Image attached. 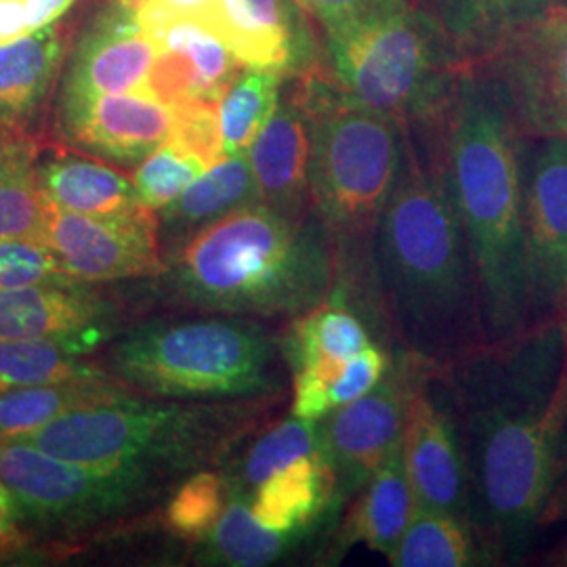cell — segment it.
Masks as SVG:
<instances>
[{
  "label": "cell",
  "instance_id": "6da1fadb",
  "mask_svg": "<svg viewBox=\"0 0 567 567\" xmlns=\"http://www.w3.org/2000/svg\"><path fill=\"white\" fill-rule=\"evenodd\" d=\"M561 365V326L547 322L433 368L458 429L468 527L486 564L524 548L561 475L566 425L553 416Z\"/></svg>",
  "mask_w": 567,
  "mask_h": 567
},
{
  "label": "cell",
  "instance_id": "7a4b0ae2",
  "mask_svg": "<svg viewBox=\"0 0 567 567\" xmlns=\"http://www.w3.org/2000/svg\"><path fill=\"white\" fill-rule=\"evenodd\" d=\"M374 264L391 349L440 368L489 343L473 252L429 122L402 126Z\"/></svg>",
  "mask_w": 567,
  "mask_h": 567
},
{
  "label": "cell",
  "instance_id": "3957f363",
  "mask_svg": "<svg viewBox=\"0 0 567 567\" xmlns=\"http://www.w3.org/2000/svg\"><path fill=\"white\" fill-rule=\"evenodd\" d=\"M431 124L465 227L482 290L489 343L529 326L526 278V182L522 128L507 93L486 65L458 68Z\"/></svg>",
  "mask_w": 567,
  "mask_h": 567
},
{
  "label": "cell",
  "instance_id": "277c9868",
  "mask_svg": "<svg viewBox=\"0 0 567 567\" xmlns=\"http://www.w3.org/2000/svg\"><path fill=\"white\" fill-rule=\"evenodd\" d=\"M295 93L309 121V198L334 257L328 301L355 311L377 343H389L374 240L402 164V126L349 102L334 82L301 74Z\"/></svg>",
  "mask_w": 567,
  "mask_h": 567
},
{
  "label": "cell",
  "instance_id": "5b68a950",
  "mask_svg": "<svg viewBox=\"0 0 567 567\" xmlns=\"http://www.w3.org/2000/svg\"><path fill=\"white\" fill-rule=\"evenodd\" d=\"M164 274L185 303L290 322L330 299L334 257L316 213L295 224L252 203L192 234Z\"/></svg>",
  "mask_w": 567,
  "mask_h": 567
},
{
  "label": "cell",
  "instance_id": "8992f818",
  "mask_svg": "<svg viewBox=\"0 0 567 567\" xmlns=\"http://www.w3.org/2000/svg\"><path fill=\"white\" fill-rule=\"evenodd\" d=\"M246 402V400H244ZM278 398L238 405L179 404V400L122 398L84 405L39 431L18 437L79 465L142 468L175 475L219 461L259 408Z\"/></svg>",
  "mask_w": 567,
  "mask_h": 567
},
{
  "label": "cell",
  "instance_id": "52a82bcc",
  "mask_svg": "<svg viewBox=\"0 0 567 567\" xmlns=\"http://www.w3.org/2000/svg\"><path fill=\"white\" fill-rule=\"evenodd\" d=\"M124 383L161 400H261L284 393L282 337L225 316L143 326L116 344Z\"/></svg>",
  "mask_w": 567,
  "mask_h": 567
},
{
  "label": "cell",
  "instance_id": "ba28073f",
  "mask_svg": "<svg viewBox=\"0 0 567 567\" xmlns=\"http://www.w3.org/2000/svg\"><path fill=\"white\" fill-rule=\"evenodd\" d=\"M326 42L334 86L400 126L437 114L458 74L440 21L408 0L328 25Z\"/></svg>",
  "mask_w": 567,
  "mask_h": 567
},
{
  "label": "cell",
  "instance_id": "9c48e42d",
  "mask_svg": "<svg viewBox=\"0 0 567 567\" xmlns=\"http://www.w3.org/2000/svg\"><path fill=\"white\" fill-rule=\"evenodd\" d=\"M431 365L402 349H391V365L381 383L322 419L334 475L332 517L364 489L393 447L402 444L412 393Z\"/></svg>",
  "mask_w": 567,
  "mask_h": 567
},
{
  "label": "cell",
  "instance_id": "30bf717a",
  "mask_svg": "<svg viewBox=\"0 0 567 567\" xmlns=\"http://www.w3.org/2000/svg\"><path fill=\"white\" fill-rule=\"evenodd\" d=\"M152 473L63 461L20 440H0V482L42 519L84 522L133 507L152 489Z\"/></svg>",
  "mask_w": 567,
  "mask_h": 567
},
{
  "label": "cell",
  "instance_id": "8fae6325",
  "mask_svg": "<svg viewBox=\"0 0 567 567\" xmlns=\"http://www.w3.org/2000/svg\"><path fill=\"white\" fill-rule=\"evenodd\" d=\"M42 240L53 248L65 274L79 282H112L161 276V221L140 206L118 215H82L42 198Z\"/></svg>",
  "mask_w": 567,
  "mask_h": 567
},
{
  "label": "cell",
  "instance_id": "7c38bea8",
  "mask_svg": "<svg viewBox=\"0 0 567 567\" xmlns=\"http://www.w3.org/2000/svg\"><path fill=\"white\" fill-rule=\"evenodd\" d=\"M524 135L567 140V4L519 30L486 63Z\"/></svg>",
  "mask_w": 567,
  "mask_h": 567
},
{
  "label": "cell",
  "instance_id": "4fadbf2b",
  "mask_svg": "<svg viewBox=\"0 0 567 567\" xmlns=\"http://www.w3.org/2000/svg\"><path fill=\"white\" fill-rule=\"evenodd\" d=\"M526 278L529 326L567 311V140H545L526 183Z\"/></svg>",
  "mask_w": 567,
  "mask_h": 567
},
{
  "label": "cell",
  "instance_id": "5bb4252c",
  "mask_svg": "<svg viewBox=\"0 0 567 567\" xmlns=\"http://www.w3.org/2000/svg\"><path fill=\"white\" fill-rule=\"evenodd\" d=\"M429 368L414 389L405 419L404 465L416 507L468 526V484L458 429Z\"/></svg>",
  "mask_w": 567,
  "mask_h": 567
},
{
  "label": "cell",
  "instance_id": "9a60e30c",
  "mask_svg": "<svg viewBox=\"0 0 567 567\" xmlns=\"http://www.w3.org/2000/svg\"><path fill=\"white\" fill-rule=\"evenodd\" d=\"M156 47L143 34L128 0L107 7L86 25L63 76L60 103L142 91Z\"/></svg>",
  "mask_w": 567,
  "mask_h": 567
},
{
  "label": "cell",
  "instance_id": "2e32d148",
  "mask_svg": "<svg viewBox=\"0 0 567 567\" xmlns=\"http://www.w3.org/2000/svg\"><path fill=\"white\" fill-rule=\"evenodd\" d=\"M171 126V107L143 91L60 103L61 137L112 163H142L168 140Z\"/></svg>",
  "mask_w": 567,
  "mask_h": 567
},
{
  "label": "cell",
  "instance_id": "e0dca14e",
  "mask_svg": "<svg viewBox=\"0 0 567 567\" xmlns=\"http://www.w3.org/2000/svg\"><path fill=\"white\" fill-rule=\"evenodd\" d=\"M219 37L250 70L307 74L316 47L297 0H221Z\"/></svg>",
  "mask_w": 567,
  "mask_h": 567
},
{
  "label": "cell",
  "instance_id": "ac0fdd59",
  "mask_svg": "<svg viewBox=\"0 0 567 567\" xmlns=\"http://www.w3.org/2000/svg\"><path fill=\"white\" fill-rule=\"evenodd\" d=\"M72 282L0 290V341H55L82 355L95 349L105 334L107 307Z\"/></svg>",
  "mask_w": 567,
  "mask_h": 567
},
{
  "label": "cell",
  "instance_id": "d6986e66",
  "mask_svg": "<svg viewBox=\"0 0 567 567\" xmlns=\"http://www.w3.org/2000/svg\"><path fill=\"white\" fill-rule=\"evenodd\" d=\"M261 203L295 224L313 213L309 198V121L299 95L280 100L271 121L248 150Z\"/></svg>",
  "mask_w": 567,
  "mask_h": 567
},
{
  "label": "cell",
  "instance_id": "ffe728a7",
  "mask_svg": "<svg viewBox=\"0 0 567 567\" xmlns=\"http://www.w3.org/2000/svg\"><path fill=\"white\" fill-rule=\"evenodd\" d=\"M341 527L322 555L324 564L341 561L353 545H365L389 557L410 524L416 501L404 465V447H393L385 463L372 475L364 489L351 501Z\"/></svg>",
  "mask_w": 567,
  "mask_h": 567
},
{
  "label": "cell",
  "instance_id": "44dd1931",
  "mask_svg": "<svg viewBox=\"0 0 567 567\" xmlns=\"http://www.w3.org/2000/svg\"><path fill=\"white\" fill-rule=\"evenodd\" d=\"M447 49L458 68L492 60L519 30L540 20L557 0H435Z\"/></svg>",
  "mask_w": 567,
  "mask_h": 567
},
{
  "label": "cell",
  "instance_id": "7402d4cb",
  "mask_svg": "<svg viewBox=\"0 0 567 567\" xmlns=\"http://www.w3.org/2000/svg\"><path fill=\"white\" fill-rule=\"evenodd\" d=\"M334 475L328 456H303L271 475L250 494V508L265 527L303 538L332 511Z\"/></svg>",
  "mask_w": 567,
  "mask_h": 567
},
{
  "label": "cell",
  "instance_id": "603a6c76",
  "mask_svg": "<svg viewBox=\"0 0 567 567\" xmlns=\"http://www.w3.org/2000/svg\"><path fill=\"white\" fill-rule=\"evenodd\" d=\"M61 53L55 23L0 44V131H18L37 112L60 70Z\"/></svg>",
  "mask_w": 567,
  "mask_h": 567
},
{
  "label": "cell",
  "instance_id": "cb8c5ba5",
  "mask_svg": "<svg viewBox=\"0 0 567 567\" xmlns=\"http://www.w3.org/2000/svg\"><path fill=\"white\" fill-rule=\"evenodd\" d=\"M252 203H261V194L248 161V152L231 154L204 171L182 196L164 206L161 225L177 240H187L204 225L213 224L227 213Z\"/></svg>",
  "mask_w": 567,
  "mask_h": 567
},
{
  "label": "cell",
  "instance_id": "d4e9b609",
  "mask_svg": "<svg viewBox=\"0 0 567 567\" xmlns=\"http://www.w3.org/2000/svg\"><path fill=\"white\" fill-rule=\"evenodd\" d=\"M39 187L49 203L82 215H118L145 206L135 183L102 163L58 156L39 164Z\"/></svg>",
  "mask_w": 567,
  "mask_h": 567
},
{
  "label": "cell",
  "instance_id": "484cf974",
  "mask_svg": "<svg viewBox=\"0 0 567 567\" xmlns=\"http://www.w3.org/2000/svg\"><path fill=\"white\" fill-rule=\"evenodd\" d=\"M124 391L105 385L100 379H81L51 385L18 386L0 393V440H18L63 414L84 405L102 404L122 398Z\"/></svg>",
  "mask_w": 567,
  "mask_h": 567
},
{
  "label": "cell",
  "instance_id": "4316f807",
  "mask_svg": "<svg viewBox=\"0 0 567 567\" xmlns=\"http://www.w3.org/2000/svg\"><path fill=\"white\" fill-rule=\"evenodd\" d=\"M37 150L18 131H0V240L42 238Z\"/></svg>",
  "mask_w": 567,
  "mask_h": 567
},
{
  "label": "cell",
  "instance_id": "83f0119b",
  "mask_svg": "<svg viewBox=\"0 0 567 567\" xmlns=\"http://www.w3.org/2000/svg\"><path fill=\"white\" fill-rule=\"evenodd\" d=\"M482 550L465 522L414 508L398 547L386 557L395 567H465L482 564Z\"/></svg>",
  "mask_w": 567,
  "mask_h": 567
},
{
  "label": "cell",
  "instance_id": "f1b7e54d",
  "mask_svg": "<svg viewBox=\"0 0 567 567\" xmlns=\"http://www.w3.org/2000/svg\"><path fill=\"white\" fill-rule=\"evenodd\" d=\"M282 74L250 70L227 86L219 102L225 156L244 154L276 114L282 93Z\"/></svg>",
  "mask_w": 567,
  "mask_h": 567
},
{
  "label": "cell",
  "instance_id": "f546056e",
  "mask_svg": "<svg viewBox=\"0 0 567 567\" xmlns=\"http://www.w3.org/2000/svg\"><path fill=\"white\" fill-rule=\"evenodd\" d=\"M213 555L229 566H267L282 557L297 536L265 527L250 508V498L236 494L227 501L215 527L206 534Z\"/></svg>",
  "mask_w": 567,
  "mask_h": 567
},
{
  "label": "cell",
  "instance_id": "4dcf8cb0",
  "mask_svg": "<svg viewBox=\"0 0 567 567\" xmlns=\"http://www.w3.org/2000/svg\"><path fill=\"white\" fill-rule=\"evenodd\" d=\"M303 456H328L324 426L320 421L292 416L267 429L244 456L238 492L248 496L271 475Z\"/></svg>",
  "mask_w": 567,
  "mask_h": 567
},
{
  "label": "cell",
  "instance_id": "1f68e13d",
  "mask_svg": "<svg viewBox=\"0 0 567 567\" xmlns=\"http://www.w3.org/2000/svg\"><path fill=\"white\" fill-rule=\"evenodd\" d=\"M82 353L55 341H0V393L18 386L51 385L81 379H100Z\"/></svg>",
  "mask_w": 567,
  "mask_h": 567
},
{
  "label": "cell",
  "instance_id": "d6a6232c",
  "mask_svg": "<svg viewBox=\"0 0 567 567\" xmlns=\"http://www.w3.org/2000/svg\"><path fill=\"white\" fill-rule=\"evenodd\" d=\"M204 171H208V166L200 158L164 142L140 163L133 183L142 204L163 210L164 206L182 196Z\"/></svg>",
  "mask_w": 567,
  "mask_h": 567
},
{
  "label": "cell",
  "instance_id": "836d02e7",
  "mask_svg": "<svg viewBox=\"0 0 567 567\" xmlns=\"http://www.w3.org/2000/svg\"><path fill=\"white\" fill-rule=\"evenodd\" d=\"M225 482L213 471H198L175 492L166 507V524L185 538L206 536L227 505Z\"/></svg>",
  "mask_w": 567,
  "mask_h": 567
},
{
  "label": "cell",
  "instance_id": "e575fe53",
  "mask_svg": "<svg viewBox=\"0 0 567 567\" xmlns=\"http://www.w3.org/2000/svg\"><path fill=\"white\" fill-rule=\"evenodd\" d=\"M219 102L213 97H189L171 107L173 126L166 142L200 158L208 168L225 158Z\"/></svg>",
  "mask_w": 567,
  "mask_h": 567
},
{
  "label": "cell",
  "instance_id": "d590c367",
  "mask_svg": "<svg viewBox=\"0 0 567 567\" xmlns=\"http://www.w3.org/2000/svg\"><path fill=\"white\" fill-rule=\"evenodd\" d=\"M58 255L42 238L0 240V290L44 282H72Z\"/></svg>",
  "mask_w": 567,
  "mask_h": 567
},
{
  "label": "cell",
  "instance_id": "8d00e7d4",
  "mask_svg": "<svg viewBox=\"0 0 567 567\" xmlns=\"http://www.w3.org/2000/svg\"><path fill=\"white\" fill-rule=\"evenodd\" d=\"M142 91L168 107L189 97H208L196 63L182 51L156 53V60L143 82Z\"/></svg>",
  "mask_w": 567,
  "mask_h": 567
},
{
  "label": "cell",
  "instance_id": "74e56055",
  "mask_svg": "<svg viewBox=\"0 0 567 567\" xmlns=\"http://www.w3.org/2000/svg\"><path fill=\"white\" fill-rule=\"evenodd\" d=\"M76 0H0V44L20 41L65 16Z\"/></svg>",
  "mask_w": 567,
  "mask_h": 567
},
{
  "label": "cell",
  "instance_id": "f35d334b",
  "mask_svg": "<svg viewBox=\"0 0 567 567\" xmlns=\"http://www.w3.org/2000/svg\"><path fill=\"white\" fill-rule=\"evenodd\" d=\"M307 13L316 16L318 20L328 25L358 18L365 11L383 4L385 0H297Z\"/></svg>",
  "mask_w": 567,
  "mask_h": 567
},
{
  "label": "cell",
  "instance_id": "ab89813d",
  "mask_svg": "<svg viewBox=\"0 0 567 567\" xmlns=\"http://www.w3.org/2000/svg\"><path fill=\"white\" fill-rule=\"evenodd\" d=\"M173 11L182 13L189 20L203 23L210 32L219 37V25H221V0H161ZM221 39V37H219Z\"/></svg>",
  "mask_w": 567,
  "mask_h": 567
},
{
  "label": "cell",
  "instance_id": "60d3db41",
  "mask_svg": "<svg viewBox=\"0 0 567 567\" xmlns=\"http://www.w3.org/2000/svg\"><path fill=\"white\" fill-rule=\"evenodd\" d=\"M561 522H567V454L566 461H564V468H561V475H559L557 484L553 487L547 505H545V511L540 515V527L561 524Z\"/></svg>",
  "mask_w": 567,
  "mask_h": 567
},
{
  "label": "cell",
  "instance_id": "b9f144b4",
  "mask_svg": "<svg viewBox=\"0 0 567 567\" xmlns=\"http://www.w3.org/2000/svg\"><path fill=\"white\" fill-rule=\"evenodd\" d=\"M16 496L0 482V548L7 547L16 538Z\"/></svg>",
  "mask_w": 567,
  "mask_h": 567
},
{
  "label": "cell",
  "instance_id": "7bdbcfd3",
  "mask_svg": "<svg viewBox=\"0 0 567 567\" xmlns=\"http://www.w3.org/2000/svg\"><path fill=\"white\" fill-rule=\"evenodd\" d=\"M561 326V337H564V365H561V377H559V386L555 391V400H553V416L567 425V311L559 318Z\"/></svg>",
  "mask_w": 567,
  "mask_h": 567
},
{
  "label": "cell",
  "instance_id": "ee69618b",
  "mask_svg": "<svg viewBox=\"0 0 567 567\" xmlns=\"http://www.w3.org/2000/svg\"><path fill=\"white\" fill-rule=\"evenodd\" d=\"M557 564H559V566H567V547L561 550V555H559Z\"/></svg>",
  "mask_w": 567,
  "mask_h": 567
},
{
  "label": "cell",
  "instance_id": "f6af8a7d",
  "mask_svg": "<svg viewBox=\"0 0 567 567\" xmlns=\"http://www.w3.org/2000/svg\"><path fill=\"white\" fill-rule=\"evenodd\" d=\"M557 4H567V0H557Z\"/></svg>",
  "mask_w": 567,
  "mask_h": 567
}]
</instances>
